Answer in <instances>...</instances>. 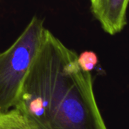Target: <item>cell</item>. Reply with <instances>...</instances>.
Wrapping results in <instances>:
<instances>
[{
    "label": "cell",
    "mask_w": 129,
    "mask_h": 129,
    "mask_svg": "<svg viewBox=\"0 0 129 129\" xmlns=\"http://www.w3.org/2000/svg\"><path fill=\"white\" fill-rule=\"evenodd\" d=\"M77 59L46 30L15 106L34 129H107L91 73L81 71Z\"/></svg>",
    "instance_id": "cell-1"
},
{
    "label": "cell",
    "mask_w": 129,
    "mask_h": 129,
    "mask_svg": "<svg viewBox=\"0 0 129 129\" xmlns=\"http://www.w3.org/2000/svg\"><path fill=\"white\" fill-rule=\"evenodd\" d=\"M46 30L44 21L35 16L16 40L8 49L0 52V112L16 106Z\"/></svg>",
    "instance_id": "cell-2"
},
{
    "label": "cell",
    "mask_w": 129,
    "mask_h": 129,
    "mask_svg": "<svg viewBox=\"0 0 129 129\" xmlns=\"http://www.w3.org/2000/svg\"><path fill=\"white\" fill-rule=\"evenodd\" d=\"M129 0H90L91 12L103 30L115 35L127 24Z\"/></svg>",
    "instance_id": "cell-3"
},
{
    "label": "cell",
    "mask_w": 129,
    "mask_h": 129,
    "mask_svg": "<svg viewBox=\"0 0 129 129\" xmlns=\"http://www.w3.org/2000/svg\"><path fill=\"white\" fill-rule=\"evenodd\" d=\"M0 129H34L27 117L16 107L0 112Z\"/></svg>",
    "instance_id": "cell-4"
},
{
    "label": "cell",
    "mask_w": 129,
    "mask_h": 129,
    "mask_svg": "<svg viewBox=\"0 0 129 129\" xmlns=\"http://www.w3.org/2000/svg\"><path fill=\"white\" fill-rule=\"evenodd\" d=\"M77 61L81 70L86 72H91L99 61L97 55L90 50L84 51L80 55H78Z\"/></svg>",
    "instance_id": "cell-5"
}]
</instances>
